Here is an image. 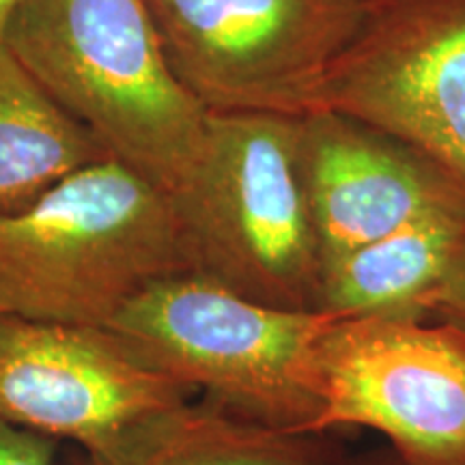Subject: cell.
Listing matches in <instances>:
<instances>
[{
    "label": "cell",
    "mask_w": 465,
    "mask_h": 465,
    "mask_svg": "<svg viewBox=\"0 0 465 465\" xmlns=\"http://www.w3.org/2000/svg\"><path fill=\"white\" fill-rule=\"evenodd\" d=\"M177 274H190V257L171 194L116 160L0 216V315L108 328Z\"/></svg>",
    "instance_id": "2"
},
{
    "label": "cell",
    "mask_w": 465,
    "mask_h": 465,
    "mask_svg": "<svg viewBox=\"0 0 465 465\" xmlns=\"http://www.w3.org/2000/svg\"><path fill=\"white\" fill-rule=\"evenodd\" d=\"M3 42L110 160L166 194L188 179L209 113L174 75L144 0H25Z\"/></svg>",
    "instance_id": "1"
},
{
    "label": "cell",
    "mask_w": 465,
    "mask_h": 465,
    "mask_svg": "<svg viewBox=\"0 0 465 465\" xmlns=\"http://www.w3.org/2000/svg\"><path fill=\"white\" fill-rule=\"evenodd\" d=\"M300 168L322 270L410 224L465 218V190L438 162L334 110L300 116Z\"/></svg>",
    "instance_id": "9"
},
{
    "label": "cell",
    "mask_w": 465,
    "mask_h": 465,
    "mask_svg": "<svg viewBox=\"0 0 465 465\" xmlns=\"http://www.w3.org/2000/svg\"><path fill=\"white\" fill-rule=\"evenodd\" d=\"M424 317L449 322L465 332V261L455 276L424 302Z\"/></svg>",
    "instance_id": "14"
},
{
    "label": "cell",
    "mask_w": 465,
    "mask_h": 465,
    "mask_svg": "<svg viewBox=\"0 0 465 465\" xmlns=\"http://www.w3.org/2000/svg\"><path fill=\"white\" fill-rule=\"evenodd\" d=\"M54 440L0 418V465H54Z\"/></svg>",
    "instance_id": "13"
},
{
    "label": "cell",
    "mask_w": 465,
    "mask_h": 465,
    "mask_svg": "<svg viewBox=\"0 0 465 465\" xmlns=\"http://www.w3.org/2000/svg\"><path fill=\"white\" fill-rule=\"evenodd\" d=\"M319 433L371 429L414 465H465V332L416 315L334 319L317 342Z\"/></svg>",
    "instance_id": "6"
},
{
    "label": "cell",
    "mask_w": 465,
    "mask_h": 465,
    "mask_svg": "<svg viewBox=\"0 0 465 465\" xmlns=\"http://www.w3.org/2000/svg\"><path fill=\"white\" fill-rule=\"evenodd\" d=\"M171 69L207 113L304 116L364 0H144Z\"/></svg>",
    "instance_id": "5"
},
{
    "label": "cell",
    "mask_w": 465,
    "mask_h": 465,
    "mask_svg": "<svg viewBox=\"0 0 465 465\" xmlns=\"http://www.w3.org/2000/svg\"><path fill=\"white\" fill-rule=\"evenodd\" d=\"M312 110L392 134L465 190V0H364Z\"/></svg>",
    "instance_id": "7"
},
{
    "label": "cell",
    "mask_w": 465,
    "mask_h": 465,
    "mask_svg": "<svg viewBox=\"0 0 465 465\" xmlns=\"http://www.w3.org/2000/svg\"><path fill=\"white\" fill-rule=\"evenodd\" d=\"M199 397L108 328L0 315V418L102 459L160 411Z\"/></svg>",
    "instance_id": "8"
},
{
    "label": "cell",
    "mask_w": 465,
    "mask_h": 465,
    "mask_svg": "<svg viewBox=\"0 0 465 465\" xmlns=\"http://www.w3.org/2000/svg\"><path fill=\"white\" fill-rule=\"evenodd\" d=\"M190 274L312 311L322 257L300 168V116L213 114L201 158L171 194Z\"/></svg>",
    "instance_id": "3"
},
{
    "label": "cell",
    "mask_w": 465,
    "mask_h": 465,
    "mask_svg": "<svg viewBox=\"0 0 465 465\" xmlns=\"http://www.w3.org/2000/svg\"><path fill=\"white\" fill-rule=\"evenodd\" d=\"M330 465H414L399 457L391 446H380V449H369L362 452H349L347 449L341 452Z\"/></svg>",
    "instance_id": "15"
},
{
    "label": "cell",
    "mask_w": 465,
    "mask_h": 465,
    "mask_svg": "<svg viewBox=\"0 0 465 465\" xmlns=\"http://www.w3.org/2000/svg\"><path fill=\"white\" fill-rule=\"evenodd\" d=\"M108 151L0 44V216H14Z\"/></svg>",
    "instance_id": "12"
},
{
    "label": "cell",
    "mask_w": 465,
    "mask_h": 465,
    "mask_svg": "<svg viewBox=\"0 0 465 465\" xmlns=\"http://www.w3.org/2000/svg\"><path fill=\"white\" fill-rule=\"evenodd\" d=\"M334 319L177 274L149 284L108 330L149 366L231 414L281 431L319 433L317 342Z\"/></svg>",
    "instance_id": "4"
},
{
    "label": "cell",
    "mask_w": 465,
    "mask_h": 465,
    "mask_svg": "<svg viewBox=\"0 0 465 465\" xmlns=\"http://www.w3.org/2000/svg\"><path fill=\"white\" fill-rule=\"evenodd\" d=\"M25 5V0H0V44H3L5 33H7V26L11 17L15 15V11Z\"/></svg>",
    "instance_id": "16"
},
{
    "label": "cell",
    "mask_w": 465,
    "mask_h": 465,
    "mask_svg": "<svg viewBox=\"0 0 465 465\" xmlns=\"http://www.w3.org/2000/svg\"><path fill=\"white\" fill-rule=\"evenodd\" d=\"M463 261L465 218L422 220L323 265L312 312L424 317V302Z\"/></svg>",
    "instance_id": "10"
},
{
    "label": "cell",
    "mask_w": 465,
    "mask_h": 465,
    "mask_svg": "<svg viewBox=\"0 0 465 465\" xmlns=\"http://www.w3.org/2000/svg\"><path fill=\"white\" fill-rule=\"evenodd\" d=\"M342 450L328 433L281 431L201 397L149 418L86 465H330Z\"/></svg>",
    "instance_id": "11"
}]
</instances>
